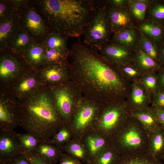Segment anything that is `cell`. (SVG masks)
Returning a JSON list of instances; mask_svg holds the SVG:
<instances>
[{
    "label": "cell",
    "instance_id": "7a4b0ae2",
    "mask_svg": "<svg viewBox=\"0 0 164 164\" xmlns=\"http://www.w3.org/2000/svg\"><path fill=\"white\" fill-rule=\"evenodd\" d=\"M36 10L52 32L67 38L84 35L100 1L32 0Z\"/></svg>",
    "mask_w": 164,
    "mask_h": 164
},
{
    "label": "cell",
    "instance_id": "7dc6e473",
    "mask_svg": "<svg viewBox=\"0 0 164 164\" xmlns=\"http://www.w3.org/2000/svg\"><path fill=\"white\" fill-rule=\"evenodd\" d=\"M156 73L159 88L164 91V68H160Z\"/></svg>",
    "mask_w": 164,
    "mask_h": 164
},
{
    "label": "cell",
    "instance_id": "60d3db41",
    "mask_svg": "<svg viewBox=\"0 0 164 164\" xmlns=\"http://www.w3.org/2000/svg\"><path fill=\"white\" fill-rule=\"evenodd\" d=\"M151 106L164 110V91L159 90L152 97Z\"/></svg>",
    "mask_w": 164,
    "mask_h": 164
},
{
    "label": "cell",
    "instance_id": "836d02e7",
    "mask_svg": "<svg viewBox=\"0 0 164 164\" xmlns=\"http://www.w3.org/2000/svg\"><path fill=\"white\" fill-rule=\"evenodd\" d=\"M114 65L122 77L132 84L139 82L143 75L133 64Z\"/></svg>",
    "mask_w": 164,
    "mask_h": 164
},
{
    "label": "cell",
    "instance_id": "681fc988",
    "mask_svg": "<svg viewBox=\"0 0 164 164\" xmlns=\"http://www.w3.org/2000/svg\"><path fill=\"white\" fill-rule=\"evenodd\" d=\"M159 63L160 68H164V43L159 46Z\"/></svg>",
    "mask_w": 164,
    "mask_h": 164
},
{
    "label": "cell",
    "instance_id": "ba28073f",
    "mask_svg": "<svg viewBox=\"0 0 164 164\" xmlns=\"http://www.w3.org/2000/svg\"><path fill=\"white\" fill-rule=\"evenodd\" d=\"M107 6L106 1H100L94 16L84 35V43L97 51L111 42Z\"/></svg>",
    "mask_w": 164,
    "mask_h": 164
},
{
    "label": "cell",
    "instance_id": "f6af8a7d",
    "mask_svg": "<svg viewBox=\"0 0 164 164\" xmlns=\"http://www.w3.org/2000/svg\"><path fill=\"white\" fill-rule=\"evenodd\" d=\"M107 4L114 8L128 7L129 0H106Z\"/></svg>",
    "mask_w": 164,
    "mask_h": 164
},
{
    "label": "cell",
    "instance_id": "e575fe53",
    "mask_svg": "<svg viewBox=\"0 0 164 164\" xmlns=\"http://www.w3.org/2000/svg\"><path fill=\"white\" fill-rule=\"evenodd\" d=\"M72 138V134L70 129L65 125L46 142L55 145L62 149L63 146Z\"/></svg>",
    "mask_w": 164,
    "mask_h": 164
},
{
    "label": "cell",
    "instance_id": "d6986e66",
    "mask_svg": "<svg viewBox=\"0 0 164 164\" xmlns=\"http://www.w3.org/2000/svg\"><path fill=\"white\" fill-rule=\"evenodd\" d=\"M21 28L17 11L12 16L0 20V51L7 49Z\"/></svg>",
    "mask_w": 164,
    "mask_h": 164
},
{
    "label": "cell",
    "instance_id": "f1b7e54d",
    "mask_svg": "<svg viewBox=\"0 0 164 164\" xmlns=\"http://www.w3.org/2000/svg\"><path fill=\"white\" fill-rule=\"evenodd\" d=\"M116 164H164L147 152L120 156Z\"/></svg>",
    "mask_w": 164,
    "mask_h": 164
},
{
    "label": "cell",
    "instance_id": "9a60e30c",
    "mask_svg": "<svg viewBox=\"0 0 164 164\" xmlns=\"http://www.w3.org/2000/svg\"><path fill=\"white\" fill-rule=\"evenodd\" d=\"M25 153L16 132L14 130L0 131V161Z\"/></svg>",
    "mask_w": 164,
    "mask_h": 164
},
{
    "label": "cell",
    "instance_id": "c3c4849f",
    "mask_svg": "<svg viewBox=\"0 0 164 164\" xmlns=\"http://www.w3.org/2000/svg\"><path fill=\"white\" fill-rule=\"evenodd\" d=\"M30 0H10L14 7L16 10H18L26 6Z\"/></svg>",
    "mask_w": 164,
    "mask_h": 164
},
{
    "label": "cell",
    "instance_id": "6da1fadb",
    "mask_svg": "<svg viewBox=\"0 0 164 164\" xmlns=\"http://www.w3.org/2000/svg\"><path fill=\"white\" fill-rule=\"evenodd\" d=\"M70 51L71 80L84 96L104 104L125 100L132 84L122 77L114 65L98 51L79 43Z\"/></svg>",
    "mask_w": 164,
    "mask_h": 164
},
{
    "label": "cell",
    "instance_id": "d4e9b609",
    "mask_svg": "<svg viewBox=\"0 0 164 164\" xmlns=\"http://www.w3.org/2000/svg\"><path fill=\"white\" fill-rule=\"evenodd\" d=\"M149 136L147 152L161 161L164 157V130L160 127Z\"/></svg>",
    "mask_w": 164,
    "mask_h": 164
},
{
    "label": "cell",
    "instance_id": "8d00e7d4",
    "mask_svg": "<svg viewBox=\"0 0 164 164\" xmlns=\"http://www.w3.org/2000/svg\"><path fill=\"white\" fill-rule=\"evenodd\" d=\"M22 147L25 152H34L39 144L43 140L33 135L27 133H18Z\"/></svg>",
    "mask_w": 164,
    "mask_h": 164
},
{
    "label": "cell",
    "instance_id": "74e56055",
    "mask_svg": "<svg viewBox=\"0 0 164 164\" xmlns=\"http://www.w3.org/2000/svg\"><path fill=\"white\" fill-rule=\"evenodd\" d=\"M139 48L145 53L159 63V47L149 41L141 32Z\"/></svg>",
    "mask_w": 164,
    "mask_h": 164
},
{
    "label": "cell",
    "instance_id": "5bb4252c",
    "mask_svg": "<svg viewBox=\"0 0 164 164\" xmlns=\"http://www.w3.org/2000/svg\"><path fill=\"white\" fill-rule=\"evenodd\" d=\"M106 12L111 34L114 35L125 30L138 28L128 7L114 8L107 3Z\"/></svg>",
    "mask_w": 164,
    "mask_h": 164
},
{
    "label": "cell",
    "instance_id": "484cf974",
    "mask_svg": "<svg viewBox=\"0 0 164 164\" xmlns=\"http://www.w3.org/2000/svg\"><path fill=\"white\" fill-rule=\"evenodd\" d=\"M34 42L29 35L21 28L6 50L21 55Z\"/></svg>",
    "mask_w": 164,
    "mask_h": 164
},
{
    "label": "cell",
    "instance_id": "ffe728a7",
    "mask_svg": "<svg viewBox=\"0 0 164 164\" xmlns=\"http://www.w3.org/2000/svg\"><path fill=\"white\" fill-rule=\"evenodd\" d=\"M142 34L149 41L159 47L164 43V25L145 19L138 24Z\"/></svg>",
    "mask_w": 164,
    "mask_h": 164
},
{
    "label": "cell",
    "instance_id": "4316f807",
    "mask_svg": "<svg viewBox=\"0 0 164 164\" xmlns=\"http://www.w3.org/2000/svg\"><path fill=\"white\" fill-rule=\"evenodd\" d=\"M63 152L55 145L43 141L39 144L34 152L53 164L58 162Z\"/></svg>",
    "mask_w": 164,
    "mask_h": 164
},
{
    "label": "cell",
    "instance_id": "f35d334b",
    "mask_svg": "<svg viewBox=\"0 0 164 164\" xmlns=\"http://www.w3.org/2000/svg\"><path fill=\"white\" fill-rule=\"evenodd\" d=\"M139 82L152 97L154 94L160 90L156 72L143 74Z\"/></svg>",
    "mask_w": 164,
    "mask_h": 164
},
{
    "label": "cell",
    "instance_id": "f546056e",
    "mask_svg": "<svg viewBox=\"0 0 164 164\" xmlns=\"http://www.w3.org/2000/svg\"><path fill=\"white\" fill-rule=\"evenodd\" d=\"M151 0H129L128 6L131 15L138 24L145 19L147 9Z\"/></svg>",
    "mask_w": 164,
    "mask_h": 164
},
{
    "label": "cell",
    "instance_id": "d6a6232c",
    "mask_svg": "<svg viewBox=\"0 0 164 164\" xmlns=\"http://www.w3.org/2000/svg\"><path fill=\"white\" fill-rule=\"evenodd\" d=\"M145 19L164 25V0H151L147 9Z\"/></svg>",
    "mask_w": 164,
    "mask_h": 164
},
{
    "label": "cell",
    "instance_id": "f907efd6",
    "mask_svg": "<svg viewBox=\"0 0 164 164\" xmlns=\"http://www.w3.org/2000/svg\"><path fill=\"white\" fill-rule=\"evenodd\" d=\"M84 164H89L87 162H86L85 163H84Z\"/></svg>",
    "mask_w": 164,
    "mask_h": 164
},
{
    "label": "cell",
    "instance_id": "1f68e13d",
    "mask_svg": "<svg viewBox=\"0 0 164 164\" xmlns=\"http://www.w3.org/2000/svg\"><path fill=\"white\" fill-rule=\"evenodd\" d=\"M120 155L111 142L95 159L88 163L89 164H116Z\"/></svg>",
    "mask_w": 164,
    "mask_h": 164
},
{
    "label": "cell",
    "instance_id": "ee69618b",
    "mask_svg": "<svg viewBox=\"0 0 164 164\" xmlns=\"http://www.w3.org/2000/svg\"><path fill=\"white\" fill-rule=\"evenodd\" d=\"M58 162V164H83V162L80 160L63 153L60 157Z\"/></svg>",
    "mask_w": 164,
    "mask_h": 164
},
{
    "label": "cell",
    "instance_id": "5b68a950",
    "mask_svg": "<svg viewBox=\"0 0 164 164\" xmlns=\"http://www.w3.org/2000/svg\"><path fill=\"white\" fill-rule=\"evenodd\" d=\"M149 135L140 123L132 116L111 140L121 155L147 152Z\"/></svg>",
    "mask_w": 164,
    "mask_h": 164
},
{
    "label": "cell",
    "instance_id": "ab89813d",
    "mask_svg": "<svg viewBox=\"0 0 164 164\" xmlns=\"http://www.w3.org/2000/svg\"><path fill=\"white\" fill-rule=\"evenodd\" d=\"M16 11L10 0H0V20L12 16Z\"/></svg>",
    "mask_w": 164,
    "mask_h": 164
},
{
    "label": "cell",
    "instance_id": "277c9868",
    "mask_svg": "<svg viewBox=\"0 0 164 164\" xmlns=\"http://www.w3.org/2000/svg\"><path fill=\"white\" fill-rule=\"evenodd\" d=\"M131 117L132 111L125 100L107 103L99 112L94 130L111 141Z\"/></svg>",
    "mask_w": 164,
    "mask_h": 164
},
{
    "label": "cell",
    "instance_id": "7c38bea8",
    "mask_svg": "<svg viewBox=\"0 0 164 164\" xmlns=\"http://www.w3.org/2000/svg\"><path fill=\"white\" fill-rule=\"evenodd\" d=\"M43 86L37 71L31 69L5 90L10 92L21 102L33 94Z\"/></svg>",
    "mask_w": 164,
    "mask_h": 164
},
{
    "label": "cell",
    "instance_id": "8992f818",
    "mask_svg": "<svg viewBox=\"0 0 164 164\" xmlns=\"http://www.w3.org/2000/svg\"><path fill=\"white\" fill-rule=\"evenodd\" d=\"M56 109L64 124L69 128L74 113L83 97L71 80L50 87Z\"/></svg>",
    "mask_w": 164,
    "mask_h": 164
},
{
    "label": "cell",
    "instance_id": "603a6c76",
    "mask_svg": "<svg viewBox=\"0 0 164 164\" xmlns=\"http://www.w3.org/2000/svg\"><path fill=\"white\" fill-rule=\"evenodd\" d=\"M132 116L140 123L149 136L160 128L151 106L142 110L132 112Z\"/></svg>",
    "mask_w": 164,
    "mask_h": 164
},
{
    "label": "cell",
    "instance_id": "b9f144b4",
    "mask_svg": "<svg viewBox=\"0 0 164 164\" xmlns=\"http://www.w3.org/2000/svg\"><path fill=\"white\" fill-rule=\"evenodd\" d=\"M0 164H31L25 154L17 155L4 161H0Z\"/></svg>",
    "mask_w": 164,
    "mask_h": 164
},
{
    "label": "cell",
    "instance_id": "44dd1931",
    "mask_svg": "<svg viewBox=\"0 0 164 164\" xmlns=\"http://www.w3.org/2000/svg\"><path fill=\"white\" fill-rule=\"evenodd\" d=\"M141 37L138 28L127 29L113 35L111 42L134 52L139 48Z\"/></svg>",
    "mask_w": 164,
    "mask_h": 164
},
{
    "label": "cell",
    "instance_id": "30bf717a",
    "mask_svg": "<svg viewBox=\"0 0 164 164\" xmlns=\"http://www.w3.org/2000/svg\"><path fill=\"white\" fill-rule=\"evenodd\" d=\"M21 28L35 42L42 43L52 31L36 10L32 1L25 7L17 10Z\"/></svg>",
    "mask_w": 164,
    "mask_h": 164
},
{
    "label": "cell",
    "instance_id": "cb8c5ba5",
    "mask_svg": "<svg viewBox=\"0 0 164 164\" xmlns=\"http://www.w3.org/2000/svg\"><path fill=\"white\" fill-rule=\"evenodd\" d=\"M132 64L143 74L156 73L160 68L159 63L139 48L134 51Z\"/></svg>",
    "mask_w": 164,
    "mask_h": 164
},
{
    "label": "cell",
    "instance_id": "7402d4cb",
    "mask_svg": "<svg viewBox=\"0 0 164 164\" xmlns=\"http://www.w3.org/2000/svg\"><path fill=\"white\" fill-rule=\"evenodd\" d=\"M21 55L33 70H37L46 64L44 47L41 43L34 42Z\"/></svg>",
    "mask_w": 164,
    "mask_h": 164
},
{
    "label": "cell",
    "instance_id": "ac0fdd59",
    "mask_svg": "<svg viewBox=\"0 0 164 164\" xmlns=\"http://www.w3.org/2000/svg\"><path fill=\"white\" fill-rule=\"evenodd\" d=\"M81 140L87 152L88 163L95 159L111 142L109 139L94 130L86 133Z\"/></svg>",
    "mask_w": 164,
    "mask_h": 164
},
{
    "label": "cell",
    "instance_id": "4dcf8cb0",
    "mask_svg": "<svg viewBox=\"0 0 164 164\" xmlns=\"http://www.w3.org/2000/svg\"><path fill=\"white\" fill-rule=\"evenodd\" d=\"M68 38L60 34L52 32L41 43L46 48L53 49L60 51L70 52L67 47Z\"/></svg>",
    "mask_w": 164,
    "mask_h": 164
},
{
    "label": "cell",
    "instance_id": "2e32d148",
    "mask_svg": "<svg viewBox=\"0 0 164 164\" xmlns=\"http://www.w3.org/2000/svg\"><path fill=\"white\" fill-rule=\"evenodd\" d=\"M99 52L103 58L112 64H133L134 52L117 44L110 42Z\"/></svg>",
    "mask_w": 164,
    "mask_h": 164
},
{
    "label": "cell",
    "instance_id": "4fadbf2b",
    "mask_svg": "<svg viewBox=\"0 0 164 164\" xmlns=\"http://www.w3.org/2000/svg\"><path fill=\"white\" fill-rule=\"evenodd\" d=\"M36 71L43 85L49 87L71 80L68 61L61 63L46 64Z\"/></svg>",
    "mask_w": 164,
    "mask_h": 164
},
{
    "label": "cell",
    "instance_id": "d590c367",
    "mask_svg": "<svg viewBox=\"0 0 164 164\" xmlns=\"http://www.w3.org/2000/svg\"><path fill=\"white\" fill-rule=\"evenodd\" d=\"M44 47L46 64L62 63L67 61L68 58L70 56V52H64L44 46Z\"/></svg>",
    "mask_w": 164,
    "mask_h": 164
},
{
    "label": "cell",
    "instance_id": "816d5d0a",
    "mask_svg": "<svg viewBox=\"0 0 164 164\" xmlns=\"http://www.w3.org/2000/svg\"><path fill=\"white\" fill-rule=\"evenodd\" d=\"M163 162H164L163 163L164 164V158H163Z\"/></svg>",
    "mask_w": 164,
    "mask_h": 164
},
{
    "label": "cell",
    "instance_id": "3957f363",
    "mask_svg": "<svg viewBox=\"0 0 164 164\" xmlns=\"http://www.w3.org/2000/svg\"><path fill=\"white\" fill-rule=\"evenodd\" d=\"M20 102L22 117L20 126L27 133L46 142L65 125L56 109L50 87L43 86Z\"/></svg>",
    "mask_w": 164,
    "mask_h": 164
},
{
    "label": "cell",
    "instance_id": "bcb514c9",
    "mask_svg": "<svg viewBox=\"0 0 164 164\" xmlns=\"http://www.w3.org/2000/svg\"><path fill=\"white\" fill-rule=\"evenodd\" d=\"M158 121L160 128L164 130V110L150 106Z\"/></svg>",
    "mask_w": 164,
    "mask_h": 164
},
{
    "label": "cell",
    "instance_id": "83f0119b",
    "mask_svg": "<svg viewBox=\"0 0 164 164\" xmlns=\"http://www.w3.org/2000/svg\"><path fill=\"white\" fill-rule=\"evenodd\" d=\"M63 151L83 163L87 162L88 157L85 146L81 140L72 138L62 147Z\"/></svg>",
    "mask_w": 164,
    "mask_h": 164
},
{
    "label": "cell",
    "instance_id": "9c48e42d",
    "mask_svg": "<svg viewBox=\"0 0 164 164\" xmlns=\"http://www.w3.org/2000/svg\"><path fill=\"white\" fill-rule=\"evenodd\" d=\"M31 69L21 55L0 51V89H7Z\"/></svg>",
    "mask_w": 164,
    "mask_h": 164
},
{
    "label": "cell",
    "instance_id": "8fae6325",
    "mask_svg": "<svg viewBox=\"0 0 164 164\" xmlns=\"http://www.w3.org/2000/svg\"><path fill=\"white\" fill-rule=\"evenodd\" d=\"M22 117L20 101L7 90L0 89V131L14 130Z\"/></svg>",
    "mask_w": 164,
    "mask_h": 164
},
{
    "label": "cell",
    "instance_id": "52a82bcc",
    "mask_svg": "<svg viewBox=\"0 0 164 164\" xmlns=\"http://www.w3.org/2000/svg\"><path fill=\"white\" fill-rule=\"evenodd\" d=\"M104 104L83 96L69 126L73 138L81 140L86 133L94 130L98 115Z\"/></svg>",
    "mask_w": 164,
    "mask_h": 164
},
{
    "label": "cell",
    "instance_id": "e0dca14e",
    "mask_svg": "<svg viewBox=\"0 0 164 164\" xmlns=\"http://www.w3.org/2000/svg\"><path fill=\"white\" fill-rule=\"evenodd\" d=\"M152 96L139 82L132 83L125 101L132 112L142 110L150 106Z\"/></svg>",
    "mask_w": 164,
    "mask_h": 164
},
{
    "label": "cell",
    "instance_id": "7bdbcfd3",
    "mask_svg": "<svg viewBox=\"0 0 164 164\" xmlns=\"http://www.w3.org/2000/svg\"><path fill=\"white\" fill-rule=\"evenodd\" d=\"M25 155L31 164H52L34 152H26Z\"/></svg>",
    "mask_w": 164,
    "mask_h": 164
}]
</instances>
